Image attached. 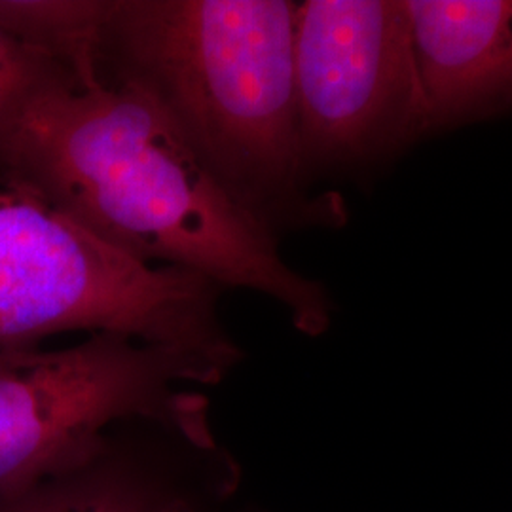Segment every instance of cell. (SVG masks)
<instances>
[{"instance_id": "cell-1", "label": "cell", "mask_w": 512, "mask_h": 512, "mask_svg": "<svg viewBox=\"0 0 512 512\" xmlns=\"http://www.w3.org/2000/svg\"><path fill=\"white\" fill-rule=\"evenodd\" d=\"M0 173L124 255L266 294L308 336L330 327L325 287L294 272L279 236L222 190L133 84L52 78L0 129Z\"/></svg>"}, {"instance_id": "cell-2", "label": "cell", "mask_w": 512, "mask_h": 512, "mask_svg": "<svg viewBox=\"0 0 512 512\" xmlns=\"http://www.w3.org/2000/svg\"><path fill=\"white\" fill-rule=\"evenodd\" d=\"M291 0H109L97 74L143 90L222 190L275 236L348 222L300 158Z\"/></svg>"}, {"instance_id": "cell-3", "label": "cell", "mask_w": 512, "mask_h": 512, "mask_svg": "<svg viewBox=\"0 0 512 512\" xmlns=\"http://www.w3.org/2000/svg\"><path fill=\"white\" fill-rule=\"evenodd\" d=\"M219 285L112 249L35 190L0 173V351L73 330L116 332L234 370L243 353Z\"/></svg>"}, {"instance_id": "cell-4", "label": "cell", "mask_w": 512, "mask_h": 512, "mask_svg": "<svg viewBox=\"0 0 512 512\" xmlns=\"http://www.w3.org/2000/svg\"><path fill=\"white\" fill-rule=\"evenodd\" d=\"M230 372L202 355L95 332L73 348L0 351V490L31 484L90 452L126 421L217 440L194 389Z\"/></svg>"}, {"instance_id": "cell-5", "label": "cell", "mask_w": 512, "mask_h": 512, "mask_svg": "<svg viewBox=\"0 0 512 512\" xmlns=\"http://www.w3.org/2000/svg\"><path fill=\"white\" fill-rule=\"evenodd\" d=\"M294 76L308 181L368 169L425 135L406 0L296 2Z\"/></svg>"}, {"instance_id": "cell-6", "label": "cell", "mask_w": 512, "mask_h": 512, "mask_svg": "<svg viewBox=\"0 0 512 512\" xmlns=\"http://www.w3.org/2000/svg\"><path fill=\"white\" fill-rule=\"evenodd\" d=\"M236 486L217 440L126 421L71 465L0 490V512H220Z\"/></svg>"}, {"instance_id": "cell-7", "label": "cell", "mask_w": 512, "mask_h": 512, "mask_svg": "<svg viewBox=\"0 0 512 512\" xmlns=\"http://www.w3.org/2000/svg\"><path fill=\"white\" fill-rule=\"evenodd\" d=\"M425 135L512 110V0H406Z\"/></svg>"}, {"instance_id": "cell-8", "label": "cell", "mask_w": 512, "mask_h": 512, "mask_svg": "<svg viewBox=\"0 0 512 512\" xmlns=\"http://www.w3.org/2000/svg\"><path fill=\"white\" fill-rule=\"evenodd\" d=\"M109 0H0V27L63 65L78 82L97 80V44Z\"/></svg>"}, {"instance_id": "cell-9", "label": "cell", "mask_w": 512, "mask_h": 512, "mask_svg": "<svg viewBox=\"0 0 512 512\" xmlns=\"http://www.w3.org/2000/svg\"><path fill=\"white\" fill-rule=\"evenodd\" d=\"M67 69L0 27V129L25 101Z\"/></svg>"}]
</instances>
